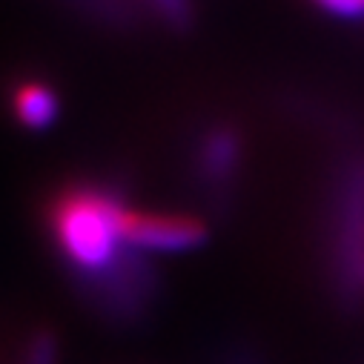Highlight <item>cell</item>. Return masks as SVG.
<instances>
[{
	"mask_svg": "<svg viewBox=\"0 0 364 364\" xmlns=\"http://www.w3.org/2000/svg\"><path fill=\"white\" fill-rule=\"evenodd\" d=\"M127 204L118 193L75 184L60 190L49 204V230L60 258L72 269V282L95 279L121 261L127 241L121 232Z\"/></svg>",
	"mask_w": 364,
	"mask_h": 364,
	"instance_id": "cell-1",
	"label": "cell"
},
{
	"mask_svg": "<svg viewBox=\"0 0 364 364\" xmlns=\"http://www.w3.org/2000/svg\"><path fill=\"white\" fill-rule=\"evenodd\" d=\"M124 241L141 252H187L207 244L210 230L198 218L187 215H152L129 210L121 224Z\"/></svg>",
	"mask_w": 364,
	"mask_h": 364,
	"instance_id": "cell-2",
	"label": "cell"
},
{
	"mask_svg": "<svg viewBox=\"0 0 364 364\" xmlns=\"http://www.w3.org/2000/svg\"><path fill=\"white\" fill-rule=\"evenodd\" d=\"M241 164V138L232 127H213L198 146V172L215 190H227Z\"/></svg>",
	"mask_w": 364,
	"mask_h": 364,
	"instance_id": "cell-3",
	"label": "cell"
},
{
	"mask_svg": "<svg viewBox=\"0 0 364 364\" xmlns=\"http://www.w3.org/2000/svg\"><path fill=\"white\" fill-rule=\"evenodd\" d=\"M60 112L58 95L41 80H23L12 89V115L26 129H46Z\"/></svg>",
	"mask_w": 364,
	"mask_h": 364,
	"instance_id": "cell-4",
	"label": "cell"
},
{
	"mask_svg": "<svg viewBox=\"0 0 364 364\" xmlns=\"http://www.w3.org/2000/svg\"><path fill=\"white\" fill-rule=\"evenodd\" d=\"M21 364H58V338L52 330H35L21 353Z\"/></svg>",
	"mask_w": 364,
	"mask_h": 364,
	"instance_id": "cell-5",
	"label": "cell"
},
{
	"mask_svg": "<svg viewBox=\"0 0 364 364\" xmlns=\"http://www.w3.org/2000/svg\"><path fill=\"white\" fill-rule=\"evenodd\" d=\"M69 4L80 6L83 12H89L98 21H107V23H121V6L115 0H69Z\"/></svg>",
	"mask_w": 364,
	"mask_h": 364,
	"instance_id": "cell-6",
	"label": "cell"
},
{
	"mask_svg": "<svg viewBox=\"0 0 364 364\" xmlns=\"http://www.w3.org/2000/svg\"><path fill=\"white\" fill-rule=\"evenodd\" d=\"M313 4L338 18H364V0H313Z\"/></svg>",
	"mask_w": 364,
	"mask_h": 364,
	"instance_id": "cell-7",
	"label": "cell"
}]
</instances>
